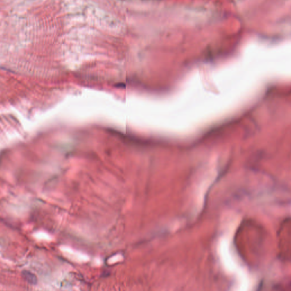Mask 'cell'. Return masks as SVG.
Returning a JSON list of instances; mask_svg holds the SVG:
<instances>
[{
  "label": "cell",
  "mask_w": 291,
  "mask_h": 291,
  "mask_svg": "<svg viewBox=\"0 0 291 291\" xmlns=\"http://www.w3.org/2000/svg\"><path fill=\"white\" fill-rule=\"evenodd\" d=\"M22 277L28 283L33 285L37 284V278L34 274L31 273V272L27 270H24L22 271Z\"/></svg>",
  "instance_id": "6da1fadb"
}]
</instances>
